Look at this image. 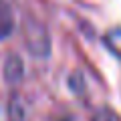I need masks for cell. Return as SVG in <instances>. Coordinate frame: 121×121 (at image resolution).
<instances>
[{"label":"cell","instance_id":"cell-2","mask_svg":"<svg viewBox=\"0 0 121 121\" xmlns=\"http://www.w3.org/2000/svg\"><path fill=\"white\" fill-rule=\"evenodd\" d=\"M14 30V14L12 8L6 4L4 0H0V40L8 39Z\"/></svg>","mask_w":121,"mask_h":121},{"label":"cell","instance_id":"cell-5","mask_svg":"<svg viewBox=\"0 0 121 121\" xmlns=\"http://www.w3.org/2000/svg\"><path fill=\"white\" fill-rule=\"evenodd\" d=\"M59 121H71V119H67V117H63V119H59Z\"/></svg>","mask_w":121,"mask_h":121},{"label":"cell","instance_id":"cell-3","mask_svg":"<svg viewBox=\"0 0 121 121\" xmlns=\"http://www.w3.org/2000/svg\"><path fill=\"white\" fill-rule=\"evenodd\" d=\"M4 73H6V79H8V81H16V79H20V75H22V63L16 59V56H10L8 63H6Z\"/></svg>","mask_w":121,"mask_h":121},{"label":"cell","instance_id":"cell-4","mask_svg":"<svg viewBox=\"0 0 121 121\" xmlns=\"http://www.w3.org/2000/svg\"><path fill=\"white\" fill-rule=\"evenodd\" d=\"M93 121H119V117L113 111H109V109H99V111L93 115Z\"/></svg>","mask_w":121,"mask_h":121},{"label":"cell","instance_id":"cell-1","mask_svg":"<svg viewBox=\"0 0 121 121\" xmlns=\"http://www.w3.org/2000/svg\"><path fill=\"white\" fill-rule=\"evenodd\" d=\"M26 44H28V51H32L35 55L44 56L48 55V35L43 26H28L26 28Z\"/></svg>","mask_w":121,"mask_h":121}]
</instances>
